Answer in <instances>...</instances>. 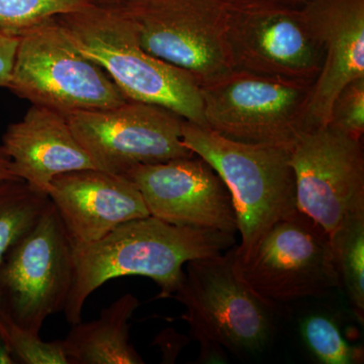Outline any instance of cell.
Wrapping results in <instances>:
<instances>
[{
  "label": "cell",
  "instance_id": "7a4b0ae2",
  "mask_svg": "<svg viewBox=\"0 0 364 364\" xmlns=\"http://www.w3.org/2000/svg\"><path fill=\"white\" fill-rule=\"evenodd\" d=\"M57 18L79 51L107 73L127 100L160 105L205 127L200 85L146 51L121 7L90 2Z\"/></svg>",
  "mask_w": 364,
  "mask_h": 364
},
{
  "label": "cell",
  "instance_id": "44dd1931",
  "mask_svg": "<svg viewBox=\"0 0 364 364\" xmlns=\"http://www.w3.org/2000/svg\"><path fill=\"white\" fill-rule=\"evenodd\" d=\"M90 0H0V28L18 37L31 26L48 18L73 13Z\"/></svg>",
  "mask_w": 364,
  "mask_h": 364
},
{
  "label": "cell",
  "instance_id": "4316f807",
  "mask_svg": "<svg viewBox=\"0 0 364 364\" xmlns=\"http://www.w3.org/2000/svg\"><path fill=\"white\" fill-rule=\"evenodd\" d=\"M92 4H102V6H119L128 0H90Z\"/></svg>",
  "mask_w": 364,
  "mask_h": 364
},
{
  "label": "cell",
  "instance_id": "52a82bcc",
  "mask_svg": "<svg viewBox=\"0 0 364 364\" xmlns=\"http://www.w3.org/2000/svg\"><path fill=\"white\" fill-rule=\"evenodd\" d=\"M234 0H128L119 7L144 49L200 86L233 70L228 23Z\"/></svg>",
  "mask_w": 364,
  "mask_h": 364
},
{
  "label": "cell",
  "instance_id": "8fae6325",
  "mask_svg": "<svg viewBox=\"0 0 364 364\" xmlns=\"http://www.w3.org/2000/svg\"><path fill=\"white\" fill-rule=\"evenodd\" d=\"M299 212L331 236L364 218L363 138L330 124L311 129L289 150Z\"/></svg>",
  "mask_w": 364,
  "mask_h": 364
},
{
  "label": "cell",
  "instance_id": "ac0fdd59",
  "mask_svg": "<svg viewBox=\"0 0 364 364\" xmlns=\"http://www.w3.org/2000/svg\"><path fill=\"white\" fill-rule=\"evenodd\" d=\"M50 198L21 179L0 182V265L9 249L44 212ZM0 304V329L9 322Z\"/></svg>",
  "mask_w": 364,
  "mask_h": 364
},
{
  "label": "cell",
  "instance_id": "ba28073f",
  "mask_svg": "<svg viewBox=\"0 0 364 364\" xmlns=\"http://www.w3.org/2000/svg\"><path fill=\"white\" fill-rule=\"evenodd\" d=\"M73 275L74 248L50 200L0 265V304L6 318L39 335L48 317L63 312Z\"/></svg>",
  "mask_w": 364,
  "mask_h": 364
},
{
  "label": "cell",
  "instance_id": "e0dca14e",
  "mask_svg": "<svg viewBox=\"0 0 364 364\" xmlns=\"http://www.w3.org/2000/svg\"><path fill=\"white\" fill-rule=\"evenodd\" d=\"M140 306L131 294L104 309L97 320L72 325L62 347L69 364H143L130 341L129 321Z\"/></svg>",
  "mask_w": 364,
  "mask_h": 364
},
{
  "label": "cell",
  "instance_id": "6da1fadb",
  "mask_svg": "<svg viewBox=\"0 0 364 364\" xmlns=\"http://www.w3.org/2000/svg\"><path fill=\"white\" fill-rule=\"evenodd\" d=\"M235 242V234L176 226L153 215L124 223L100 240L74 249L73 284L63 310L67 322H80L91 294L127 275L152 279L160 289L157 299H171L188 261L221 255Z\"/></svg>",
  "mask_w": 364,
  "mask_h": 364
},
{
  "label": "cell",
  "instance_id": "cb8c5ba5",
  "mask_svg": "<svg viewBox=\"0 0 364 364\" xmlns=\"http://www.w3.org/2000/svg\"><path fill=\"white\" fill-rule=\"evenodd\" d=\"M18 37H7L0 40V87L6 88L18 48Z\"/></svg>",
  "mask_w": 364,
  "mask_h": 364
},
{
  "label": "cell",
  "instance_id": "5bb4252c",
  "mask_svg": "<svg viewBox=\"0 0 364 364\" xmlns=\"http://www.w3.org/2000/svg\"><path fill=\"white\" fill-rule=\"evenodd\" d=\"M48 196L74 249L100 240L124 223L150 215L130 179L97 168L60 174Z\"/></svg>",
  "mask_w": 364,
  "mask_h": 364
},
{
  "label": "cell",
  "instance_id": "277c9868",
  "mask_svg": "<svg viewBox=\"0 0 364 364\" xmlns=\"http://www.w3.org/2000/svg\"><path fill=\"white\" fill-rule=\"evenodd\" d=\"M182 142L218 172L231 193L240 233L235 260L247 259L275 223L298 212L289 150L238 142L188 121Z\"/></svg>",
  "mask_w": 364,
  "mask_h": 364
},
{
  "label": "cell",
  "instance_id": "30bf717a",
  "mask_svg": "<svg viewBox=\"0 0 364 364\" xmlns=\"http://www.w3.org/2000/svg\"><path fill=\"white\" fill-rule=\"evenodd\" d=\"M234 70L315 82L324 51L303 7L279 0H234L228 23Z\"/></svg>",
  "mask_w": 364,
  "mask_h": 364
},
{
  "label": "cell",
  "instance_id": "d6986e66",
  "mask_svg": "<svg viewBox=\"0 0 364 364\" xmlns=\"http://www.w3.org/2000/svg\"><path fill=\"white\" fill-rule=\"evenodd\" d=\"M340 287L361 323L364 318V218L354 220L330 236Z\"/></svg>",
  "mask_w": 364,
  "mask_h": 364
},
{
  "label": "cell",
  "instance_id": "83f0119b",
  "mask_svg": "<svg viewBox=\"0 0 364 364\" xmlns=\"http://www.w3.org/2000/svg\"><path fill=\"white\" fill-rule=\"evenodd\" d=\"M279 1L284 2V4H291V6L296 7H303L306 4H310L313 0H279Z\"/></svg>",
  "mask_w": 364,
  "mask_h": 364
},
{
  "label": "cell",
  "instance_id": "484cf974",
  "mask_svg": "<svg viewBox=\"0 0 364 364\" xmlns=\"http://www.w3.org/2000/svg\"><path fill=\"white\" fill-rule=\"evenodd\" d=\"M0 363H14L13 358L9 355V352L4 348L1 341H0Z\"/></svg>",
  "mask_w": 364,
  "mask_h": 364
},
{
  "label": "cell",
  "instance_id": "8992f818",
  "mask_svg": "<svg viewBox=\"0 0 364 364\" xmlns=\"http://www.w3.org/2000/svg\"><path fill=\"white\" fill-rule=\"evenodd\" d=\"M312 86L233 69L200 86L205 128L238 142L291 150L309 130Z\"/></svg>",
  "mask_w": 364,
  "mask_h": 364
},
{
  "label": "cell",
  "instance_id": "ffe728a7",
  "mask_svg": "<svg viewBox=\"0 0 364 364\" xmlns=\"http://www.w3.org/2000/svg\"><path fill=\"white\" fill-rule=\"evenodd\" d=\"M301 333L309 351L320 363H363V349L349 344L335 321L327 316L316 314L306 318Z\"/></svg>",
  "mask_w": 364,
  "mask_h": 364
},
{
  "label": "cell",
  "instance_id": "9c48e42d",
  "mask_svg": "<svg viewBox=\"0 0 364 364\" xmlns=\"http://www.w3.org/2000/svg\"><path fill=\"white\" fill-rule=\"evenodd\" d=\"M234 270L274 309L340 287L329 234L299 210L275 223L247 259H234Z\"/></svg>",
  "mask_w": 364,
  "mask_h": 364
},
{
  "label": "cell",
  "instance_id": "f1b7e54d",
  "mask_svg": "<svg viewBox=\"0 0 364 364\" xmlns=\"http://www.w3.org/2000/svg\"><path fill=\"white\" fill-rule=\"evenodd\" d=\"M7 37H11V36L6 35V33L4 32V31L0 28V40L1 39H6Z\"/></svg>",
  "mask_w": 364,
  "mask_h": 364
},
{
  "label": "cell",
  "instance_id": "3957f363",
  "mask_svg": "<svg viewBox=\"0 0 364 364\" xmlns=\"http://www.w3.org/2000/svg\"><path fill=\"white\" fill-rule=\"evenodd\" d=\"M234 259L235 246L221 255L188 261L171 296L186 308L181 318L200 344V363L222 360L227 353L248 358L272 342L275 309L239 279Z\"/></svg>",
  "mask_w": 364,
  "mask_h": 364
},
{
  "label": "cell",
  "instance_id": "7402d4cb",
  "mask_svg": "<svg viewBox=\"0 0 364 364\" xmlns=\"http://www.w3.org/2000/svg\"><path fill=\"white\" fill-rule=\"evenodd\" d=\"M0 341L13 358L23 364H69L61 340L45 342L11 321L0 330Z\"/></svg>",
  "mask_w": 364,
  "mask_h": 364
},
{
  "label": "cell",
  "instance_id": "9a60e30c",
  "mask_svg": "<svg viewBox=\"0 0 364 364\" xmlns=\"http://www.w3.org/2000/svg\"><path fill=\"white\" fill-rule=\"evenodd\" d=\"M303 9L324 51L306 109L311 130L329 124L340 91L364 77V0H313Z\"/></svg>",
  "mask_w": 364,
  "mask_h": 364
},
{
  "label": "cell",
  "instance_id": "603a6c76",
  "mask_svg": "<svg viewBox=\"0 0 364 364\" xmlns=\"http://www.w3.org/2000/svg\"><path fill=\"white\" fill-rule=\"evenodd\" d=\"M349 135L364 134V77L354 79L340 91L332 105L329 124Z\"/></svg>",
  "mask_w": 364,
  "mask_h": 364
},
{
  "label": "cell",
  "instance_id": "7c38bea8",
  "mask_svg": "<svg viewBox=\"0 0 364 364\" xmlns=\"http://www.w3.org/2000/svg\"><path fill=\"white\" fill-rule=\"evenodd\" d=\"M67 121L97 169L124 176L143 164L193 156L182 142L186 119L160 105L128 102L74 112Z\"/></svg>",
  "mask_w": 364,
  "mask_h": 364
},
{
  "label": "cell",
  "instance_id": "4fadbf2b",
  "mask_svg": "<svg viewBox=\"0 0 364 364\" xmlns=\"http://www.w3.org/2000/svg\"><path fill=\"white\" fill-rule=\"evenodd\" d=\"M124 176L135 184L153 217L176 226L238 232L226 183L198 155L138 165Z\"/></svg>",
  "mask_w": 364,
  "mask_h": 364
},
{
  "label": "cell",
  "instance_id": "2e32d148",
  "mask_svg": "<svg viewBox=\"0 0 364 364\" xmlns=\"http://www.w3.org/2000/svg\"><path fill=\"white\" fill-rule=\"evenodd\" d=\"M1 143L14 174L46 195L60 174L97 168L66 116L39 105H32L23 119L9 124Z\"/></svg>",
  "mask_w": 364,
  "mask_h": 364
},
{
  "label": "cell",
  "instance_id": "5b68a950",
  "mask_svg": "<svg viewBox=\"0 0 364 364\" xmlns=\"http://www.w3.org/2000/svg\"><path fill=\"white\" fill-rule=\"evenodd\" d=\"M18 37L6 87L18 97L64 116L128 102L107 73L79 51L58 18L41 21Z\"/></svg>",
  "mask_w": 364,
  "mask_h": 364
},
{
  "label": "cell",
  "instance_id": "d4e9b609",
  "mask_svg": "<svg viewBox=\"0 0 364 364\" xmlns=\"http://www.w3.org/2000/svg\"><path fill=\"white\" fill-rule=\"evenodd\" d=\"M20 179L14 174L13 164L0 141V182Z\"/></svg>",
  "mask_w": 364,
  "mask_h": 364
}]
</instances>
